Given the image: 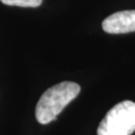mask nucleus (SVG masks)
<instances>
[{"label": "nucleus", "mask_w": 135, "mask_h": 135, "mask_svg": "<svg viewBox=\"0 0 135 135\" xmlns=\"http://www.w3.org/2000/svg\"><path fill=\"white\" fill-rule=\"evenodd\" d=\"M135 131V102L125 100L107 112L97 135H131Z\"/></svg>", "instance_id": "2"}, {"label": "nucleus", "mask_w": 135, "mask_h": 135, "mask_svg": "<svg viewBox=\"0 0 135 135\" xmlns=\"http://www.w3.org/2000/svg\"><path fill=\"white\" fill-rule=\"evenodd\" d=\"M103 30L109 34H125L135 32V10L118 11L102 22Z\"/></svg>", "instance_id": "3"}, {"label": "nucleus", "mask_w": 135, "mask_h": 135, "mask_svg": "<svg viewBox=\"0 0 135 135\" xmlns=\"http://www.w3.org/2000/svg\"><path fill=\"white\" fill-rule=\"evenodd\" d=\"M3 4L8 6H18V7H31L35 8L42 4L43 0H0Z\"/></svg>", "instance_id": "4"}, {"label": "nucleus", "mask_w": 135, "mask_h": 135, "mask_svg": "<svg viewBox=\"0 0 135 135\" xmlns=\"http://www.w3.org/2000/svg\"><path fill=\"white\" fill-rule=\"evenodd\" d=\"M80 86L75 82L64 81L50 87L42 94L35 108L36 120L40 124L54 121L70 102L78 96Z\"/></svg>", "instance_id": "1"}]
</instances>
